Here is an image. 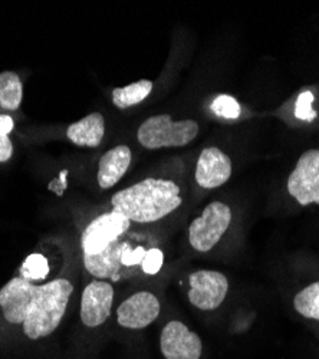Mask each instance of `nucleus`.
<instances>
[{"label": "nucleus", "instance_id": "1a4fd4ad", "mask_svg": "<svg viewBox=\"0 0 319 359\" xmlns=\"http://www.w3.org/2000/svg\"><path fill=\"white\" fill-rule=\"evenodd\" d=\"M161 306L156 294L142 290L131 294L118 306L117 320L127 329H144L160 315Z\"/></svg>", "mask_w": 319, "mask_h": 359}, {"label": "nucleus", "instance_id": "f03ea898", "mask_svg": "<svg viewBox=\"0 0 319 359\" xmlns=\"http://www.w3.org/2000/svg\"><path fill=\"white\" fill-rule=\"evenodd\" d=\"M74 286L67 279H56L42 286L34 285L27 315L22 323L25 335L32 339H41L50 335L60 326Z\"/></svg>", "mask_w": 319, "mask_h": 359}, {"label": "nucleus", "instance_id": "5701e85b", "mask_svg": "<svg viewBox=\"0 0 319 359\" xmlns=\"http://www.w3.org/2000/svg\"><path fill=\"white\" fill-rule=\"evenodd\" d=\"M146 253H147L146 249L141 248V246L133 249V248H130V246L127 245V246L124 248V250H123L121 263H123V266H125V267H134V266L142 263L144 257H146Z\"/></svg>", "mask_w": 319, "mask_h": 359}, {"label": "nucleus", "instance_id": "20e7f679", "mask_svg": "<svg viewBox=\"0 0 319 359\" xmlns=\"http://www.w3.org/2000/svg\"><path fill=\"white\" fill-rule=\"evenodd\" d=\"M231 223L230 207L222 201L210 203L198 219L189 227V241L194 250L200 253L210 252L227 231Z\"/></svg>", "mask_w": 319, "mask_h": 359}, {"label": "nucleus", "instance_id": "b1692460", "mask_svg": "<svg viewBox=\"0 0 319 359\" xmlns=\"http://www.w3.org/2000/svg\"><path fill=\"white\" fill-rule=\"evenodd\" d=\"M67 175H68V170H62L60 177H56L55 180H52V182L49 183L48 189L50 191H53L56 196H62L64 191L68 189V183H67Z\"/></svg>", "mask_w": 319, "mask_h": 359}, {"label": "nucleus", "instance_id": "39448f33", "mask_svg": "<svg viewBox=\"0 0 319 359\" xmlns=\"http://www.w3.org/2000/svg\"><path fill=\"white\" fill-rule=\"evenodd\" d=\"M131 222L117 210L98 216L82 233L81 246L83 255H98L130 229Z\"/></svg>", "mask_w": 319, "mask_h": 359}, {"label": "nucleus", "instance_id": "f257e3e1", "mask_svg": "<svg viewBox=\"0 0 319 359\" xmlns=\"http://www.w3.org/2000/svg\"><path fill=\"white\" fill-rule=\"evenodd\" d=\"M180 187L165 178H146L115 193L111 198L114 210L134 223H154L182 205Z\"/></svg>", "mask_w": 319, "mask_h": 359}, {"label": "nucleus", "instance_id": "9b49d317", "mask_svg": "<svg viewBox=\"0 0 319 359\" xmlns=\"http://www.w3.org/2000/svg\"><path fill=\"white\" fill-rule=\"evenodd\" d=\"M196 182L203 189H217L231 177V161L217 147H209L201 151L196 165Z\"/></svg>", "mask_w": 319, "mask_h": 359}, {"label": "nucleus", "instance_id": "393cba45", "mask_svg": "<svg viewBox=\"0 0 319 359\" xmlns=\"http://www.w3.org/2000/svg\"><path fill=\"white\" fill-rule=\"evenodd\" d=\"M13 154V145L9 135H0V163H6Z\"/></svg>", "mask_w": 319, "mask_h": 359}, {"label": "nucleus", "instance_id": "6ab92c4d", "mask_svg": "<svg viewBox=\"0 0 319 359\" xmlns=\"http://www.w3.org/2000/svg\"><path fill=\"white\" fill-rule=\"evenodd\" d=\"M20 275L23 279L32 283L36 280H45L49 275L48 259L39 253L29 255L20 266Z\"/></svg>", "mask_w": 319, "mask_h": 359}, {"label": "nucleus", "instance_id": "0eeeda50", "mask_svg": "<svg viewBox=\"0 0 319 359\" xmlns=\"http://www.w3.org/2000/svg\"><path fill=\"white\" fill-rule=\"evenodd\" d=\"M189 301L200 311H215L229 292L227 278L216 271H197L189 278Z\"/></svg>", "mask_w": 319, "mask_h": 359}, {"label": "nucleus", "instance_id": "aec40b11", "mask_svg": "<svg viewBox=\"0 0 319 359\" xmlns=\"http://www.w3.org/2000/svg\"><path fill=\"white\" fill-rule=\"evenodd\" d=\"M212 111L222 118L226 119H238L240 116V105L239 102L230 95H217L212 102Z\"/></svg>", "mask_w": 319, "mask_h": 359}, {"label": "nucleus", "instance_id": "7ed1b4c3", "mask_svg": "<svg viewBox=\"0 0 319 359\" xmlns=\"http://www.w3.org/2000/svg\"><path fill=\"white\" fill-rule=\"evenodd\" d=\"M198 134V124L194 119L172 121L167 114L154 115L144 121L137 133L138 141L144 148L158 149L167 147H184Z\"/></svg>", "mask_w": 319, "mask_h": 359}, {"label": "nucleus", "instance_id": "2eb2a0df", "mask_svg": "<svg viewBox=\"0 0 319 359\" xmlns=\"http://www.w3.org/2000/svg\"><path fill=\"white\" fill-rule=\"evenodd\" d=\"M105 119L102 114L93 112L79 121L71 124L67 130L68 140L79 147H98L104 138Z\"/></svg>", "mask_w": 319, "mask_h": 359}, {"label": "nucleus", "instance_id": "dca6fc26", "mask_svg": "<svg viewBox=\"0 0 319 359\" xmlns=\"http://www.w3.org/2000/svg\"><path fill=\"white\" fill-rule=\"evenodd\" d=\"M151 91L153 82L149 79H141L124 88H115L112 91V104L120 109H125L142 102L151 94Z\"/></svg>", "mask_w": 319, "mask_h": 359}, {"label": "nucleus", "instance_id": "9d476101", "mask_svg": "<svg viewBox=\"0 0 319 359\" xmlns=\"http://www.w3.org/2000/svg\"><path fill=\"white\" fill-rule=\"evenodd\" d=\"M114 287L105 280H93L82 292L81 320L85 326L97 327L111 315Z\"/></svg>", "mask_w": 319, "mask_h": 359}, {"label": "nucleus", "instance_id": "f8f14e48", "mask_svg": "<svg viewBox=\"0 0 319 359\" xmlns=\"http://www.w3.org/2000/svg\"><path fill=\"white\" fill-rule=\"evenodd\" d=\"M34 283L23 278L12 279L0 290V308L9 323L22 325L27 315Z\"/></svg>", "mask_w": 319, "mask_h": 359}, {"label": "nucleus", "instance_id": "423d86ee", "mask_svg": "<svg viewBox=\"0 0 319 359\" xmlns=\"http://www.w3.org/2000/svg\"><path fill=\"white\" fill-rule=\"evenodd\" d=\"M286 189L301 205L319 204V149H309L301 156Z\"/></svg>", "mask_w": 319, "mask_h": 359}, {"label": "nucleus", "instance_id": "ddd939ff", "mask_svg": "<svg viewBox=\"0 0 319 359\" xmlns=\"http://www.w3.org/2000/svg\"><path fill=\"white\" fill-rule=\"evenodd\" d=\"M125 246L127 243L117 241L98 255H83L85 269L97 279H111L118 282L121 279V269L124 267L121 256Z\"/></svg>", "mask_w": 319, "mask_h": 359}, {"label": "nucleus", "instance_id": "a878e982", "mask_svg": "<svg viewBox=\"0 0 319 359\" xmlns=\"http://www.w3.org/2000/svg\"><path fill=\"white\" fill-rule=\"evenodd\" d=\"M13 130V119L9 115H0V135H9Z\"/></svg>", "mask_w": 319, "mask_h": 359}, {"label": "nucleus", "instance_id": "6e6552de", "mask_svg": "<svg viewBox=\"0 0 319 359\" xmlns=\"http://www.w3.org/2000/svg\"><path fill=\"white\" fill-rule=\"evenodd\" d=\"M160 349L165 359H200L203 344L183 322L171 320L161 332Z\"/></svg>", "mask_w": 319, "mask_h": 359}, {"label": "nucleus", "instance_id": "4be33fe9", "mask_svg": "<svg viewBox=\"0 0 319 359\" xmlns=\"http://www.w3.org/2000/svg\"><path fill=\"white\" fill-rule=\"evenodd\" d=\"M312 102H313V95L312 93H302L298 98L297 102V109H295V115L302 119V121H312V119L316 116V112L312 108Z\"/></svg>", "mask_w": 319, "mask_h": 359}, {"label": "nucleus", "instance_id": "a211bd4d", "mask_svg": "<svg viewBox=\"0 0 319 359\" xmlns=\"http://www.w3.org/2000/svg\"><path fill=\"white\" fill-rule=\"evenodd\" d=\"M294 308L301 316L319 320V282L311 283L297 293Z\"/></svg>", "mask_w": 319, "mask_h": 359}, {"label": "nucleus", "instance_id": "4468645a", "mask_svg": "<svg viewBox=\"0 0 319 359\" xmlns=\"http://www.w3.org/2000/svg\"><path fill=\"white\" fill-rule=\"evenodd\" d=\"M131 164V149L127 145H117L107 151L98 165V184L108 190L117 184Z\"/></svg>", "mask_w": 319, "mask_h": 359}, {"label": "nucleus", "instance_id": "412c9836", "mask_svg": "<svg viewBox=\"0 0 319 359\" xmlns=\"http://www.w3.org/2000/svg\"><path fill=\"white\" fill-rule=\"evenodd\" d=\"M163 262H164L163 252L160 249H150L141 263L142 272L147 275H157L160 272V269L163 267Z\"/></svg>", "mask_w": 319, "mask_h": 359}, {"label": "nucleus", "instance_id": "f3484780", "mask_svg": "<svg viewBox=\"0 0 319 359\" xmlns=\"http://www.w3.org/2000/svg\"><path fill=\"white\" fill-rule=\"evenodd\" d=\"M23 100V85L18 74L6 71L0 74V107L15 111Z\"/></svg>", "mask_w": 319, "mask_h": 359}]
</instances>
